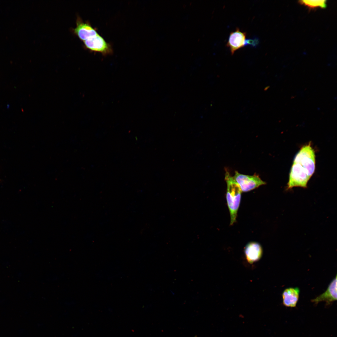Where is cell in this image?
<instances>
[{
	"label": "cell",
	"instance_id": "6da1fadb",
	"mask_svg": "<svg viewBox=\"0 0 337 337\" xmlns=\"http://www.w3.org/2000/svg\"><path fill=\"white\" fill-rule=\"evenodd\" d=\"M225 179L227 186L226 198L230 213V225H232L236 221L242 192L239 185L227 171H226Z\"/></svg>",
	"mask_w": 337,
	"mask_h": 337
},
{
	"label": "cell",
	"instance_id": "277c9868",
	"mask_svg": "<svg viewBox=\"0 0 337 337\" xmlns=\"http://www.w3.org/2000/svg\"><path fill=\"white\" fill-rule=\"evenodd\" d=\"M233 178L239 186L242 192H246L256 188L266 183L258 175H248L241 174L235 171Z\"/></svg>",
	"mask_w": 337,
	"mask_h": 337
},
{
	"label": "cell",
	"instance_id": "52a82bcc",
	"mask_svg": "<svg viewBox=\"0 0 337 337\" xmlns=\"http://www.w3.org/2000/svg\"><path fill=\"white\" fill-rule=\"evenodd\" d=\"M83 42L87 48L93 51L105 52L107 51L109 48L107 43L98 34Z\"/></svg>",
	"mask_w": 337,
	"mask_h": 337
},
{
	"label": "cell",
	"instance_id": "5b68a950",
	"mask_svg": "<svg viewBox=\"0 0 337 337\" xmlns=\"http://www.w3.org/2000/svg\"><path fill=\"white\" fill-rule=\"evenodd\" d=\"M246 36V32L241 31L238 28L230 33L226 46L229 48L232 55L245 46Z\"/></svg>",
	"mask_w": 337,
	"mask_h": 337
},
{
	"label": "cell",
	"instance_id": "30bf717a",
	"mask_svg": "<svg viewBox=\"0 0 337 337\" xmlns=\"http://www.w3.org/2000/svg\"><path fill=\"white\" fill-rule=\"evenodd\" d=\"M245 253L248 261L250 262H253L261 257L262 250L259 243L252 242L249 243L246 246Z\"/></svg>",
	"mask_w": 337,
	"mask_h": 337
},
{
	"label": "cell",
	"instance_id": "7c38bea8",
	"mask_svg": "<svg viewBox=\"0 0 337 337\" xmlns=\"http://www.w3.org/2000/svg\"><path fill=\"white\" fill-rule=\"evenodd\" d=\"M259 43V40L257 38L246 39L245 46L249 45L252 46H256Z\"/></svg>",
	"mask_w": 337,
	"mask_h": 337
},
{
	"label": "cell",
	"instance_id": "4fadbf2b",
	"mask_svg": "<svg viewBox=\"0 0 337 337\" xmlns=\"http://www.w3.org/2000/svg\"><path fill=\"white\" fill-rule=\"evenodd\" d=\"M197 337V336H195V337Z\"/></svg>",
	"mask_w": 337,
	"mask_h": 337
},
{
	"label": "cell",
	"instance_id": "ba28073f",
	"mask_svg": "<svg viewBox=\"0 0 337 337\" xmlns=\"http://www.w3.org/2000/svg\"><path fill=\"white\" fill-rule=\"evenodd\" d=\"M300 293V290L298 287L285 289L282 295L283 305L287 307H295L299 300Z\"/></svg>",
	"mask_w": 337,
	"mask_h": 337
},
{
	"label": "cell",
	"instance_id": "7a4b0ae2",
	"mask_svg": "<svg viewBox=\"0 0 337 337\" xmlns=\"http://www.w3.org/2000/svg\"><path fill=\"white\" fill-rule=\"evenodd\" d=\"M315 156L310 142L302 146L295 156L293 163L300 165L305 169L311 178L315 168Z\"/></svg>",
	"mask_w": 337,
	"mask_h": 337
},
{
	"label": "cell",
	"instance_id": "8992f818",
	"mask_svg": "<svg viewBox=\"0 0 337 337\" xmlns=\"http://www.w3.org/2000/svg\"><path fill=\"white\" fill-rule=\"evenodd\" d=\"M337 300V276L331 281L326 291L311 301L315 305L321 301H325L327 305Z\"/></svg>",
	"mask_w": 337,
	"mask_h": 337
},
{
	"label": "cell",
	"instance_id": "8fae6325",
	"mask_svg": "<svg viewBox=\"0 0 337 337\" xmlns=\"http://www.w3.org/2000/svg\"><path fill=\"white\" fill-rule=\"evenodd\" d=\"M326 2L325 0H301L299 1V3L310 9H314L318 7H326Z\"/></svg>",
	"mask_w": 337,
	"mask_h": 337
},
{
	"label": "cell",
	"instance_id": "9c48e42d",
	"mask_svg": "<svg viewBox=\"0 0 337 337\" xmlns=\"http://www.w3.org/2000/svg\"><path fill=\"white\" fill-rule=\"evenodd\" d=\"M74 31L79 38L83 41L98 34L90 25L83 22H78Z\"/></svg>",
	"mask_w": 337,
	"mask_h": 337
},
{
	"label": "cell",
	"instance_id": "3957f363",
	"mask_svg": "<svg viewBox=\"0 0 337 337\" xmlns=\"http://www.w3.org/2000/svg\"><path fill=\"white\" fill-rule=\"evenodd\" d=\"M310 178L303 167L299 164L293 163L290 171L287 190L296 187L307 188Z\"/></svg>",
	"mask_w": 337,
	"mask_h": 337
}]
</instances>
